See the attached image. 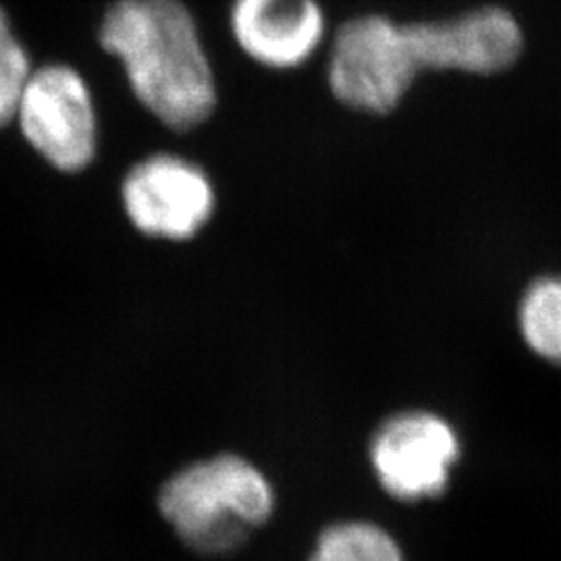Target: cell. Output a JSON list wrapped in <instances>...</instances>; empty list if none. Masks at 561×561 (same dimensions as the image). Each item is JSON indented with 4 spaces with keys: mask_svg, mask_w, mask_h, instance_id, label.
<instances>
[{
    "mask_svg": "<svg viewBox=\"0 0 561 561\" xmlns=\"http://www.w3.org/2000/svg\"><path fill=\"white\" fill-rule=\"evenodd\" d=\"M102 48L117 57L141 106L190 131L217 108V78L198 23L181 0H119L104 20Z\"/></svg>",
    "mask_w": 561,
    "mask_h": 561,
    "instance_id": "obj_1",
    "label": "cell"
},
{
    "mask_svg": "<svg viewBox=\"0 0 561 561\" xmlns=\"http://www.w3.org/2000/svg\"><path fill=\"white\" fill-rule=\"evenodd\" d=\"M162 518L202 556L238 549L273 510L271 484L250 461L222 454L192 463L162 484Z\"/></svg>",
    "mask_w": 561,
    "mask_h": 561,
    "instance_id": "obj_2",
    "label": "cell"
},
{
    "mask_svg": "<svg viewBox=\"0 0 561 561\" xmlns=\"http://www.w3.org/2000/svg\"><path fill=\"white\" fill-rule=\"evenodd\" d=\"M421 76L405 23L360 15L345 21L333 36L327 83L331 94L356 113H393Z\"/></svg>",
    "mask_w": 561,
    "mask_h": 561,
    "instance_id": "obj_3",
    "label": "cell"
},
{
    "mask_svg": "<svg viewBox=\"0 0 561 561\" xmlns=\"http://www.w3.org/2000/svg\"><path fill=\"white\" fill-rule=\"evenodd\" d=\"M27 144L62 173H78L96 157L99 117L88 81L69 65L32 71L15 119Z\"/></svg>",
    "mask_w": 561,
    "mask_h": 561,
    "instance_id": "obj_4",
    "label": "cell"
},
{
    "mask_svg": "<svg viewBox=\"0 0 561 561\" xmlns=\"http://www.w3.org/2000/svg\"><path fill=\"white\" fill-rule=\"evenodd\" d=\"M127 219L148 238L183 241L210 221L217 194L201 164L175 154L136 162L121 185Z\"/></svg>",
    "mask_w": 561,
    "mask_h": 561,
    "instance_id": "obj_5",
    "label": "cell"
},
{
    "mask_svg": "<svg viewBox=\"0 0 561 561\" xmlns=\"http://www.w3.org/2000/svg\"><path fill=\"white\" fill-rule=\"evenodd\" d=\"M421 73L495 76L520 59V21L503 7H479L456 18L405 23Z\"/></svg>",
    "mask_w": 561,
    "mask_h": 561,
    "instance_id": "obj_6",
    "label": "cell"
},
{
    "mask_svg": "<svg viewBox=\"0 0 561 561\" xmlns=\"http://www.w3.org/2000/svg\"><path fill=\"white\" fill-rule=\"evenodd\" d=\"M458 454L454 428L426 412H408L385 422L370 447L382 489L405 502L439 495Z\"/></svg>",
    "mask_w": 561,
    "mask_h": 561,
    "instance_id": "obj_7",
    "label": "cell"
},
{
    "mask_svg": "<svg viewBox=\"0 0 561 561\" xmlns=\"http://www.w3.org/2000/svg\"><path fill=\"white\" fill-rule=\"evenodd\" d=\"M229 27L241 53L271 71L310 62L329 32L319 0H233Z\"/></svg>",
    "mask_w": 561,
    "mask_h": 561,
    "instance_id": "obj_8",
    "label": "cell"
},
{
    "mask_svg": "<svg viewBox=\"0 0 561 561\" xmlns=\"http://www.w3.org/2000/svg\"><path fill=\"white\" fill-rule=\"evenodd\" d=\"M520 329L535 354L561 364V277L530 285L522 300Z\"/></svg>",
    "mask_w": 561,
    "mask_h": 561,
    "instance_id": "obj_9",
    "label": "cell"
},
{
    "mask_svg": "<svg viewBox=\"0 0 561 561\" xmlns=\"http://www.w3.org/2000/svg\"><path fill=\"white\" fill-rule=\"evenodd\" d=\"M310 561H403V556L379 526L345 522L322 533Z\"/></svg>",
    "mask_w": 561,
    "mask_h": 561,
    "instance_id": "obj_10",
    "label": "cell"
},
{
    "mask_svg": "<svg viewBox=\"0 0 561 561\" xmlns=\"http://www.w3.org/2000/svg\"><path fill=\"white\" fill-rule=\"evenodd\" d=\"M32 71L30 55L13 32L7 11L0 7V127L15 119L21 92Z\"/></svg>",
    "mask_w": 561,
    "mask_h": 561,
    "instance_id": "obj_11",
    "label": "cell"
}]
</instances>
